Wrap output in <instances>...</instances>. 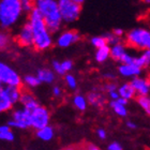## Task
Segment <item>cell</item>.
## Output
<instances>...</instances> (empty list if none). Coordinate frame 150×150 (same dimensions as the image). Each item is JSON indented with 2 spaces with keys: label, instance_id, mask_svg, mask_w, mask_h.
Here are the masks:
<instances>
[{
  "label": "cell",
  "instance_id": "obj_31",
  "mask_svg": "<svg viewBox=\"0 0 150 150\" xmlns=\"http://www.w3.org/2000/svg\"><path fill=\"white\" fill-rule=\"evenodd\" d=\"M24 13H29L33 9V0H19Z\"/></svg>",
  "mask_w": 150,
  "mask_h": 150
},
{
  "label": "cell",
  "instance_id": "obj_19",
  "mask_svg": "<svg viewBox=\"0 0 150 150\" xmlns=\"http://www.w3.org/2000/svg\"><path fill=\"white\" fill-rule=\"evenodd\" d=\"M38 79L40 81V83H46V84H50L55 81V75H54L53 71H50V69H41L38 71L37 75Z\"/></svg>",
  "mask_w": 150,
  "mask_h": 150
},
{
  "label": "cell",
  "instance_id": "obj_48",
  "mask_svg": "<svg viewBox=\"0 0 150 150\" xmlns=\"http://www.w3.org/2000/svg\"><path fill=\"white\" fill-rule=\"evenodd\" d=\"M142 1H143L144 3H146V4H149L150 3V0H142Z\"/></svg>",
  "mask_w": 150,
  "mask_h": 150
},
{
  "label": "cell",
  "instance_id": "obj_39",
  "mask_svg": "<svg viewBox=\"0 0 150 150\" xmlns=\"http://www.w3.org/2000/svg\"><path fill=\"white\" fill-rule=\"evenodd\" d=\"M112 33H114L115 35H117V37L121 38L122 35H125V31H123V29L122 28H116V29H114Z\"/></svg>",
  "mask_w": 150,
  "mask_h": 150
},
{
  "label": "cell",
  "instance_id": "obj_35",
  "mask_svg": "<svg viewBox=\"0 0 150 150\" xmlns=\"http://www.w3.org/2000/svg\"><path fill=\"white\" fill-rule=\"evenodd\" d=\"M108 150H122V147L119 143L114 142V143H112V144L108 145Z\"/></svg>",
  "mask_w": 150,
  "mask_h": 150
},
{
  "label": "cell",
  "instance_id": "obj_1",
  "mask_svg": "<svg viewBox=\"0 0 150 150\" xmlns=\"http://www.w3.org/2000/svg\"><path fill=\"white\" fill-rule=\"evenodd\" d=\"M28 23L32 29V35H33L32 46L35 47V50L39 52L48 50L53 45L52 32L47 28L43 17L35 8L29 12Z\"/></svg>",
  "mask_w": 150,
  "mask_h": 150
},
{
  "label": "cell",
  "instance_id": "obj_45",
  "mask_svg": "<svg viewBox=\"0 0 150 150\" xmlns=\"http://www.w3.org/2000/svg\"><path fill=\"white\" fill-rule=\"evenodd\" d=\"M104 76L106 78H114L115 77V75L112 74V73H106V74H104Z\"/></svg>",
  "mask_w": 150,
  "mask_h": 150
},
{
  "label": "cell",
  "instance_id": "obj_34",
  "mask_svg": "<svg viewBox=\"0 0 150 150\" xmlns=\"http://www.w3.org/2000/svg\"><path fill=\"white\" fill-rule=\"evenodd\" d=\"M0 139H1V141L11 142L14 139V134H13V132L11 131V130L6 131V132H1V133H0Z\"/></svg>",
  "mask_w": 150,
  "mask_h": 150
},
{
  "label": "cell",
  "instance_id": "obj_22",
  "mask_svg": "<svg viewBox=\"0 0 150 150\" xmlns=\"http://www.w3.org/2000/svg\"><path fill=\"white\" fill-rule=\"evenodd\" d=\"M96 52V60L98 62H104L110 58V45H105L100 48H97Z\"/></svg>",
  "mask_w": 150,
  "mask_h": 150
},
{
  "label": "cell",
  "instance_id": "obj_4",
  "mask_svg": "<svg viewBox=\"0 0 150 150\" xmlns=\"http://www.w3.org/2000/svg\"><path fill=\"white\" fill-rule=\"evenodd\" d=\"M127 45L135 50H146L150 47V32L148 29L137 27L130 30L125 35Z\"/></svg>",
  "mask_w": 150,
  "mask_h": 150
},
{
  "label": "cell",
  "instance_id": "obj_38",
  "mask_svg": "<svg viewBox=\"0 0 150 150\" xmlns=\"http://www.w3.org/2000/svg\"><path fill=\"white\" fill-rule=\"evenodd\" d=\"M97 134L101 139H105V138H106V131L103 130V129H99L97 131Z\"/></svg>",
  "mask_w": 150,
  "mask_h": 150
},
{
  "label": "cell",
  "instance_id": "obj_18",
  "mask_svg": "<svg viewBox=\"0 0 150 150\" xmlns=\"http://www.w3.org/2000/svg\"><path fill=\"white\" fill-rule=\"evenodd\" d=\"M127 50H125V44H122L121 42L110 46V57H112V59L115 60H120L121 56Z\"/></svg>",
  "mask_w": 150,
  "mask_h": 150
},
{
  "label": "cell",
  "instance_id": "obj_8",
  "mask_svg": "<svg viewBox=\"0 0 150 150\" xmlns=\"http://www.w3.org/2000/svg\"><path fill=\"white\" fill-rule=\"evenodd\" d=\"M12 120L9 121V127L17 129H27L30 127V110L23 108L13 112Z\"/></svg>",
  "mask_w": 150,
  "mask_h": 150
},
{
  "label": "cell",
  "instance_id": "obj_40",
  "mask_svg": "<svg viewBox=\"0 0 150 150\" xmlns=\"http://www.w3.org/2000/svg\"><path fill=\"white\" fill-rule=\"evenodd\" d=\"M83 150H101L97 147V146H94L92 144H86L83 148Z\"/></svg>",
  "mask_w": 150,
  "mask_h": 150
},
{
  "label": "cell",
  "instance_id": "obj_16",
  "mask_svg": "<svg viewBox=\"0 0 150 150\" xmlns=\"http://www.w3.org/2000/svg\"><path fill=\"white\" fill-rule=\"evenodd\" d=\"M117 91H118V93H119V97L123 98V99H125L127 101L133 99V98L135 97V94H136L134 89H133V87H132V85L130 84V83H125V84H123L122 86H120Z\"/></svg>",
  "mask_w": 150,
  "mask_h": 150
},
{
  "label": "cell",
  "instance_id": "obj_14",
  "mask_svg": "<svg viewBox=\"0 0 150 150\" xmlns=\"http://www.w3.org/2000/svg\"><path fill=\"white\" fill-rule=\"evenodd\" d=\"M0 90H3V92L6 94V97L9 98L10 101L13 104H15L16 102L19 101L21 94H22V90L21 87H13V86H3Z\"/></svg>",
  "mask_w": 150,
  "mask_h": 150
},
{
  "label": "cell",
  "instance_id": "obj_32",
  "mask_svg": "<svg viewBox=\"0 0 150 150\" xmlns=\"http://www.w3.org/2000/svg\"><path fill=\"white\" fill-rule=\"evenodd\" d=\"M66 83L68 85V87L71 88V89H75V88L77 87V81H76V78L71 74H68L66 76Z\"/></svg>",
  "mask_w": 150,
  "mask_h": 150
},
{
  "label": "cell",
  "instance_id": "obj_24",
  "mask_svg": "<svg viewBox=\"0 0 150 150\" xmlns=\"http://www.w3.org/2000/svg\"><path fill=\"white\" fill-rule=\"evenodd\" d=\"M110 105L112 107V110L118 116H120V117H125V116L128 115V110H127L125 105H122V104L118 103L116 100H112Z\"/></svg>",
  "mask_w": 150,
  "mask_h": 150
},
{
  "label": "cell",
  "instance_id": "obj_29",
  "mask_svg": "<svg viewBox=\"0 0 150 150\" xmlns=\"http://www.w3.org/2000/svg\"><path fill=\"white\" fill-rule=\"evenodd\" d=\"M104 38H105V40H106L107 45H114V44H117L121 41V38L115 35L112 32H108V33H106V35H104Z\"/></svg>",
  "mask_w": 150,
  "mask_h": 150
},
{
  "label": "cell",
  "instance_id": "obj_41",
  "mask_svg": "<svg viewBox=\"0 0 150 150\" xmlns=\"http://www.w3.org/2000/svg\"><path fill=\"white\" fill-rule=\"evenodd\" d=\"M108 94H110V97L112 100H117L119 98V93H118V91L117 90H114V91H110L108 92Z\"/></svg>",
  "mask_w": 150,
  "mask_h": 150
},
{
  "label": "cell",
  "instance_id": "obj_6",
  "mask_svg": "<svg viewBox=\"0 0 150 150\" xmlns=\"http://www.w3.org/2000/svg\"><path fill=\"white\" fill-rule=\"evenodd\" d=\"M0 84L4 86H13V87L22 86V78L18 73L1 61H0Z\"/></svg>",
  "mask_w": 150,
  "mask_h": 150
},
{
  "label": "cell",
  "instance_id": "obj_17",
  "mask_svg": "<svg viewBox=\"0 0 150 150\" xmlns=\"http://www.w3.org/2000/svg\"><path fill=\"white\" fill-rule=\"evenodd\" d=\"M88 102L94 107H101L103 106L104 103H105V98L103 97V94L100 93V92H96V91H92L88 94Z\"/></svg>",
  "mask_w": 150,
  "mask_h": 150
},
{
  "label": "cell",
  "instance_id": "obj_36",
  "mask_svg": "<svg viewBox=\"0 0 150 150\" xmlns=\"http://www.w3.org/2000/svg\"><path fill=\"white\" fill-rule=\"evenodd\" d=\"M62 94V90H61V88L59 86H55L53 88V96L55 98H59L60 96Z\"/></svg>",
  "mask_w": 150,
  "mask_h": 150
},
{
  "label": "cell",
  "instance_id": "obj_15",
  "mask_svg": "<svg viewBox=\"0 0 150 150\" xmlns=\"http://www.w3.org/2000/svg\"><path fill=\"white\" fill-rule=\"evenodd\" d=\"M54 70L56 71L57 74L59 75H64L66 73H68L69 71H71L73 68V62L71 60H64L62 62L59 61H54L53 62Z\"/></svg>",
  "mask_w": 150,
  "mask_h": 150
},
{
  "label": "cell",
  "instance_id": "obj_20",
  "mask_svg": "<svg viewBox=\"0 0 150 150\" xmlns=\"http://www.w3.org/2000/svg\"><path fill=\"white\" fill-rule=\"evenodd\" d=\"M54 134H55V131H54V129L52 128L50 125L37 130V136L40 138V139L45 141V142L50 141V139L54 137Z\"/></svg>",
  "mask_w": 150,
  "mask_h": 150
},
{
  "label": "cell",
  "instance_id": "obj_7",
  "mask_svg": "<svg viewBox=\"0 0 150 150\" xmlns=\"http://www.w3.org/2000/svg\"><path fill=\"white\" fill-rule=\"evenodd\" d=\"M50 115L47 108L38 105L33 110H30V127L35 130L46 127L50 123Z\"/></svg>",
  "mask_w": 150,
  "mask_h": 150
},
{
  "label": "cell",
  "instance_id": "obj_13",
  "mask_svg": "<svg viewBox=\"0 0 150 150\" xmlns=\"http://www.w3.org/2000/svg\"><path fill=\"white\" fill-rule=\"evenodd\" d=\"M19 101L23 104L24 108H26V110H33L35 107H37L39 105L37 99L31 93H29V92H22L21 98H19Z\"/></svg>",
  "mask_w": 150,
  "mask_h": 150
},
{
  "label": "cell",
  "instance_id": "obj_11",
  "mask_svg": "<svg viewBox=\"0 0 150 150\" xmlns=\"http://www.w3.org/2000/svg\"><path fill=\"white\" fill-rule=\"evenodd\" d=\"M130 84L132 85L135 93L138 94V96H148V93H149L150 84H149V81L146 79V78L136 76V77H134L132 79V81Z\"/></svg>",
  "mask_w": 150,
  "mask_h": 150
},
{
  "label": "cell",
  "instance_id": "obj_27",
  "mask_svg": "<svg viewBox=\"0 0 150 150\" xmlns=\"http://www.w3.org/2000/svg\"><path fill=\"white\" fill-rule=\"evenodd\" d=\"M24 81H25V84L27 85L28 87H31V88L37 87V86H39V85L41 84L37 76H33V75H27V76H25Z\"/></svg>",
  "mask_w": 150,
  "mask_h": 150
},
{
  "label": "cell",
  "instance_id": "obj_26",
  "mask_svg": "<svg viewBox=\"0 0 150 150\" xmlns=\"http://www.w3.org/2000/svg\"><path fill=\"white\" fill-rule=\"evenodd\" d=\"M137 103L139 104V106L145 110V112L149 114L150 112V100L148 96H138L137 97Z\"/></svg>",
  "mask_w": 150,
  "mask_h": 150
},
{
  "label": "cell",
  "instance_id": "obj_33",
  "mask_svg": "<svg viewBox=\"0 0 150 150\" xmlns=\"http://www.w3.org/2000/svg\"><path fill=\"white\" fill-rule=\"evenodd\" d=\"M119 61H121L122 64H131V63H133V61H134V57L125 52L121 56V58H120Z\"/></svg>",
  "mask_w": 150,
  "mask_h": 150
},
{
  "label": "cell",
  "instance_id": "obj_25",
  "mask_svg": "<svg viewBox=\"0 0 150 150\" xmlns=\"http://www.w3.org/2000/svg\"><path fill=\"white\" fill-rule=\"evenodd\" d=\"M73 104L74 106L77 108L78 110H85L86 107H87V100L86 98L83 97L81 94H76L74 98H73Z\"/></svg>",
  "mask_w": 150,
  "mask_h": 150
},
{
  "label": "cell",
  "instance_id": "obj_10",
  "mask_svg": "<svg viewBox=\"0 0 150 150\" xmlns=\"http://www.w3.org/2000/svg\"><path fill=\"white\" fill-rule=\"evenodd\" d=\"M81 40V35L76 30H66L61 32L57 38V45L59 47L66 48Z\"/></svg>",
  "mask_w": 150,
  "mask_h": 150
},
{
  "label": "cell",
  "instance_id": "obj_30",
  "mask_svg": "<svg viewBox=\"0 0 150 150\" xmlns=\"http://www.w3.org/2000/svg\"><path fill=\"white\" fill-rule=\"evenodd\" d=\"M10 44V35L6 32H0V50H6Z\"/></svg>",
  "mask_w": 150,
  "mask_h": 150
},
{
  "label": "cell",
  "instance_id": "obj_23",
  "mask_svg": "<svg viewBox=\"0 0 150 150\" xmlns=\"http://www.w3.org/2000/svg\"><path fill=\"white\" fill-rule=\"evenodd\" d=\"M12 107L13 103L10 101L9 98L6 97V94L3 92V90H0V114L8 112Z\"/></svg>",
  "mask_w": 150,
  "mask_h": 150
},
{
  "label": "cell",
  "instance_id": "obj_47",
  "mask_svg": "<svg viewBox=\"0 0 150 150\" xmlns=\"http://www.w3.org/2000/svg\"><path fill=\"white\" fill-rule=\"evenodd\" d=\"M63 150H77L75 147H67V148H64Z\"/></svg>",
  "mask_w": 150,
  "mask_h": 150
},
{
  "label": "cell",
  "instance_id": "obj_9",
  "mask_svg": "<svg viewBox=\"0 0 150 150\" xmlns=\"http://www.w3.org/2000/svg\"><path fill=\"white\" fill-rule=\"evenodd\" d=\"M16 42L23 47H30L33 43V35L30 24L28 22L25 23L21 27L18 33L16 35Z\"/></svg>",
  "mask_w": 150,
  "mask_h": 150
},
{
  "label": "cell",
  "instance_id": "obj_3",
  "mask_svg": "<svg viewBox=\"0 0 150 150\" xmlns=\"http://www.w3.org/2000/svg\"><path fill=\"white\" fill-rule=\"evenodd\" d=\"M24 11L19 0H0V28H13L22 19Z\"/></svg>",
  "mask_w": 150,
  "mask_h": 150
},
{
  "label": "cell",
  "instance_id": "obj_42",
  "mask_svg": "<svg viewBox=\"0 0 150 150\" xmlns=\"http://www.w3.org/2000/svg\"><path fill=\"white\" fill-rule=\"evenodd\" d=\"M116 101H117L118 103L122 104V105H127V104H128V101L125 100V99H123V98H120V97H119Z\"/></svg>",
  "mask_w": 150,
  "mask_h": 150
},
{
  "label": "cell",
  "instance_id": "obj_21",
  "mask_svg": "<svg viewBox=\"0 0 150 150\" xmlns=\"http://www.w3.org/2000/svg\"><path fill=\"white\" fill-rule=\"evenodd\" d=\"M149 61H150V50H146L143 52V54H142L141 56L134 57L133 64H135L136 67L143 69V68H146L149 64Z\"/></svg>",
  "mask_w": 150,
  "mask_h": 150
},
{
  "label": "cell",
  "instance_id": "obj_44",
  "mask_svg": "<svg viewBox=\"0 0 150 150\" xmlns=\"http://www.w3.org/2000/svg\"><path fill=\"white\" fill-rule=\"evenodd\" d=\"M9 130H10L9 125H0V133H1V132L9 131Z\"/></svg>",
  "mask_w": 150,
  "mask_h": 150
},
{
  "label": "cell",
  "instance_id": "obj_12",
  "mask_svg": "<svg viewBox=\"0 0 150 150\" xmlns=\"http://www.w3.org/2000/svg\"><path fill=\"white\" fill-rule=\"evenodd\" d=\"M120 75L125 76V77H136L138 75H141L142 69L136 67L135 64H121L118 69Z\"/></svg>",
  "mask_w": 150,
  "mask_h": 150
},
{
  "label": "cell",
  "instance_id": "obj_43",
  "mask_svg": "<svg viewBox=\"0 0 150 150\" xmlns=\"http://www.w3.org/2000/svg\"><path fill=\"white\" fill-rule=\"evenodd\" d=\"M127 127L129 129H136V125L133 121H128L127 122Z\"/></svg>",
  "mask_w": 150,
  "mask_h": 150
},
{
  "label": "cell",
  "instance_id": "obj_28",
  "mask_svg": "<svg viewBox=\"0 0 150 150\" xmlns=\"http://www.w3.org/2000/svg\"><path fill=\"white\" fill-rule=\"evenodd\" d=\"M91 44H92L96 48H100V47L107 45L106 40H105L104 35H98V37H93L92 39H91Z\"/></svg>",
  "mask_w": 150,
  "mask_h": 150
},
{
  "label": "cell",
  "instance_id": "obj_37",
  "mask_svg": "<svg viewBox=\"0 0 150 150\" xmlns=\"http://www.w3.org/2000/svg\"><path fill=\"white\" fill-rule=\"evenodd\" d=\"M105 89H106L107 92H110V91L117 90V86H116V84H114V83H108V84L105 86Z\"/></svg>",
  "mask_w": 150,
  "mask_h": 150
},
{
  "label": "cell",
  "instance_id": "obj_46",
  "mask_svg": "<svg viewBox=\"0 0 150 150\" xmlns=\"http://www.w3.org/2000/svg\"><path fill=\"white\" fill-rule=\"evenodd\" d=\"M72 1H74V2L78 3V4H83V3L86 1V0H72Z\"/></svg>",
  "mask_w": 150,
  "mask_h": 150
},
{
  "label": "cell",
  "instance_id": "obj_5",
  "mask_svg": "<svg viewBox=\"0 0 150 150\" xmlns=\"http://www.w3.org/2000/svg\"><path fill=\"white\" fill-rule=\"evenodd\" d=\"M57 2L62 23L71 24L79 18L81 13V4H78L72 0H57Z\"/></svg>",
  "mask_w": 150,
  "mask_h": 150
},
{
  "label": "cell",
  "instance_id": "obj_2",
  "mask_svg": "<svg viewBox=\"0 0 150 150\" xmlns=\"http://www.w3.org/2000/svg\"><path fill=\"white\" fill-rule=\"evenodd\" d=\"M33 8L43 17L47 28L52 33L59 31L62 26L57 0H33Z\"/></svg>",
  "mask_w": 150,
  "mask_h": 150
}]
</instances>
